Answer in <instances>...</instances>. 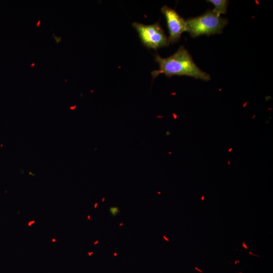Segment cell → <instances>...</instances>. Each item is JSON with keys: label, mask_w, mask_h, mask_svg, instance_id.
Listing matches in <instances>:
<instances>
[{"label": "cell", "mask_w": 273, "mask_h": 273, "mask_svg": "<svg viewBox=\"0 0 273 273\" xmlns=\"http://www.w3.org/2000/svg\"><path fill=\"white\" fill-rule=\"evenodd\" d=\"M155 61L159 64V69L152 71L153 79L160 74H164L169 77L174 75L188 76L204 81L211 79L208 74L201 70L195 64L184 46H180L175 53L167 58L155 55Z\"/></svg>", "instance_id": "6da1fadb"}, {"label": "cell", "mask_w": 273, "mask_h": 273, "mask_svg": "<svg viewBox=\"0 0 273 273\" xmlns=\"http://www.w3.org/2000/svg\"><path fill=\"white\" fill-rule=\"evenodd\" d=\"M228 23L226 18L221 17L212 10L186 20V31L192 37L200 35H211L219 34Z\"/></svg>", "instance_id": "7a4b0ae2"}, {"label": "cell", "mask_w": 273, "mask_h": 273, "mask_svg": "<svg viewBox=\"0 0 273 273\" xmlns=\"http://www.w3.org/2000/svg\"><path fill=\"white\" fill-rule=\"evenodd\" d=\"M132 25L137 31L142 43L147 48L157 50L169 44L159 22L150 25L133 22Z\"/></svg>", "instance_id": "3957f363"}, {"label": "cell", "mask_w": 273, "mask_h": 273, "mask_svg": "<svg viewBox=\"0 0 273 273\" xmlns=\"http://www.w3.org/2000/svg\"><path fill=\"white\" fill-rule=\"evenodd\" d=\"M161 12L164 15L169 32L167 38L169 43L178 41L182 33L186 31V20L181 17L175 10L164 6L161 8Z\"/></svg>", "instance_id": "277c9868"}, {"label": "cell", "mask_w": 273, "mask_h": 273, "mask_svg": "<svg viewBox=\"0 0 273 273\" xmlns=\"http://www.w3.org/2000/svg\"><path fill=\"white\" fill-rule=\"evenodd\" d=\"M207 2L211 3L214 7L212 11L218 16L227 12L229 1L226 0H209Z\"/></svg>", "instance_id": "5b68a950"}, {"label": "cell", "mask_w": 273, "mask_h": 273, "mask_svg": "<svg viewBox=\"0 0 273 273\" xmlns=\"http://www.w3.org/2000/svg\"><path fill=\"white\" fill-rule=\"evenodd\" d=\"M109 211L111 215L113 216H116L120 212L118 207L112 206L109 208Z\"/></svg>", "instance_id": "8992f818"}, {"label": "cell", "mask_w": 273, "mask_h": 273, "mask_svg": "<svg viewBox=\"0 0 273 273\" xmlns=\"http://www.w3.org/2000/svg\"><path fill=\"white\" fill-rule=\"evenodd\" d=\"M243 246L246 249H248L247 246L245 244V242H244L242 244Z\"/></svg>", "instance_id": "52a82bcc"}, {"label": "cell", "mask_w": 273, "mask_h": 273, "mask_svg": "<svg viewBox=\"0 0 273 273\" xmlns=\"http://www.w3.org/2000/svg\"><path fill=\"white\" fill-rule=\"evenodd\" d=\"M34 222V221H30L28 223V225L29 226H30L32 223H33Z\"/></svg>", "instance_id": "ba28073f"}, {"label": "cell", "mask_w": 273, "mask_h": 273, "mask_svg": "<svg viewBox=\"0 0 273 273\" xmlns=\"http://www.w3.org/2000/svg\"><path fill=\"white\" fill-rule=\"evenodd\" d=\"M163 238H164L165 240H166L167 241H169V240L168 239L165 237V236H164V235L163 236Z\"/></svg>", "instance_id": "9c48e42d"}, {"label": "cell", "mask_w": 273, "mask_h": 273, "mask_svg": "<svg viewBox=\"0 0 273 273\" xmlns=\"http://www.w3.org/2000/svg\"><path fill=\"white\" fill-rule=\"evenodd\" d=\"M232 150V148H230L228 150V152H231Z\"/></svg>", "instance_id": "30bf717a"}, {"label": "cell", "mask_w": 273, "mask_h": 273, "mask_svg": "<svg viewBox=\"0 0 273 273\" xmlns=\"http://www.w3.org/2000/svg\"><path fill=\"white\" fill-rule=\"evenodd\" d=\"M90 218V215H88V217H87V218H88V219H89V220H91L92 218Z\"/></svg>", "instance_id": "8fae6325"}, {"label": "cell", "mask_w": 273, "mask_h": 273, "mask_svg": "<svg viewBox=\"0 0 273 273\" xmlns=\"http://www.w3.org/2000/svg\"><path fill=\"white\" fill-rule=\"evenodd\" d=\"M228 164H229V165H231V164H230V160H228Z\"/></svg>", "instance_id": "7c38bea8"}, {"label": "cell", "mask_w": 273, "mask_h": 273, "mask_svg": "<svg viewBox=\"0 0 273 273\" xmlns=\"http://www.w3.org/2000/svg\"><path fill=\"white\" fill-rule=\"evenodd\" d=\"M204 198V196H203L201 197V200H202V201H203Z\"/></svg>", "instance_id": "4fadbf2b"}, {"label": "cell", "mask_w": 273, "mask_h": 273, "mask_svg": "<svg viewBox=\"0 0 273 273\" xmlns=\"http://www.w3.org/2000/svg\"><path fill=\"white\" fill-rule=\"evenodd\" d=\"M98 243V241H97L96 242H95L94 243V245H96V244H97Z\"/></svg>", "instance_id": "5bb4252c"}, {"label": "cell", "mask_w": 273, "mask_h": 273, "mask_svg": "<svg viewBox=\"0 0 273 273\" xmlns=\"http://www.w3.org/2000/svg\"><path fill=\"white\" fill-rule=\"evenodd\" d=\"M97 203H96L95 205V208H97Z\"/></svg>", "instance_id": "9a60e30c"}, {"label": "cell", "mask_w": 273, "mask_h": 273, "mask_svg": "<svg viewBox=\"0 0 273 273\" xmlns=\"http://www.w3.org/2000/svg\"><path fill=\"white\" fill-rule=\"evenodd\" d=\"M122 225H123V223H121L119 224L120 226H121Z\"/></svg>", "instance_id": "2e32d148"}, {"label": "cell", "mask_w": 273, "mask_h": 273, "mask_svg": "<svg viewBox=\"0 0 273 273\" xmlns=\"http://www.w3.org/2000/svg\"><path fill=\"white\" fill-rule=\"evenodd\" d=\"M93 252H91V253H88L89 254V255H90V254H93Z\"/></svg>", "instance_id": "e0dca14e"}, {"label": "cell", "mask_w": 273, "mask_h": 273, "mask_svg": "<svg viewBox=\"0 0 273 273\" xmlns=\"http://www.w3.org/2000/svg\"><path fill=\"white\" fill-rule=\"evenodd\" d=\"M104 200H105V198H104L103 199V200H102V202H104Z\"/></svg>", "instance_id": "ac0fdd59"}, {"label": "cell", "mask_w": 273, "mask_h": 273, "mask_svg": "<svg viewBox=\"0 0 273 273\" xmlns=\"http://www.w3.org/2000/svg\"><path fill=\"white\" fill-rule=\"evenodd\" d=\"M52 241H53V242H55V239H53Z\"/></svg>", "instance_id": "d6986e66"}, {"label": "cell", "mask_w": 273, "mask_h": 273, "mask_svg": "<svg viewBox=\"0 0 273 273\" xmlns=\"http://www.w3.org/2000/svg\"><path fill=\"white\" fill-rule=\"evenodd\" d=\"M117 254L116 253H114V255L116 256Z\"/></svg>", "instance_id": "ffe728a7"}]
</instances>
